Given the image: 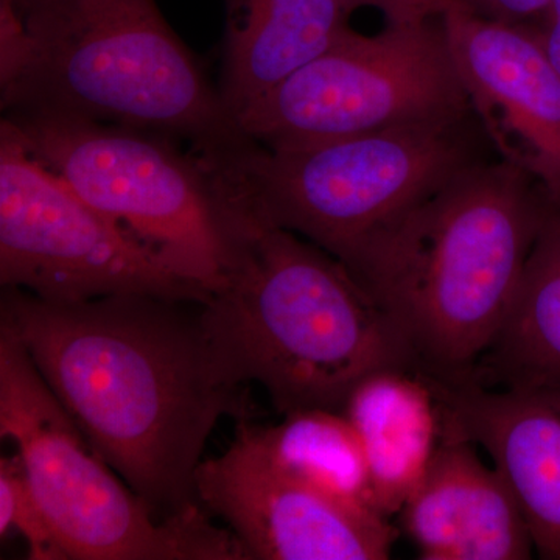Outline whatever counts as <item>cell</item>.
Here are the masks:
<instances>
[{
	"label": "cell",
	"instance_id": "obj_1",
	"mask_svg": "<svg viewBox=\"0 0 560 560\" xmlns=\"http://www.w3.org/2000/svg\"><path fill=\"white\" fill-rule=\"evenodd\" d=\"M24 346L95 452L160 521L201 506L195 475L224 416L248 419L213 357L201 302L119 294L55 304L3 289Z\"/></svg>",
	"mask_w": 560,
	"mask_h": 560
},
{
	"label": "cell",
	"instance_id": "obj_2",
	"mask_svg": "<svg viewBox=\"0 0 560 560\" xmlns=\"http://www.w3.org/2000/svg\"><path fill=\"white\" fill-rule=\"evenodd\" d=\"M547 198L503 161H480L340 257L431 381L470 382L499 337Z\"/></svg>",
	"mask_w": 560,
	"mask_h": 560
},
{
	"label": "cell",
	"instance_id": "obj_3",
	"mask_svg": "<svg viewBox=\"0 0 560 560\" xmlns=\"http://www.w3.org/2000/svg\"><path fill=\"white\" fill-rule=\"evenodd\" d=\"M0 103L156 132L209 161L250 140L156 0H0Z\"/></svg>",
	"mask_w": 560,
	"mask_h": 560
},
{
	"label": "cell",
	"instance_id": "obj_4",
	"mask_svg": "<svg viewBox=\"0 0 560 560\" xmlns=\"http://www.w3.org/2000/svg\"><path fill=\"white\" fill-rule=\"evenodd\" d=\"M201 318L224 378L257 383L282 416L342 411L372 372H416L393 324L340 260L250 215Z\"/></svg>",
	"mask_w": 560,
	"mask_h": 560
},
{
	"label": "cell",
	"instance_id": "obj_5",
	"mask_svg": "<svg viewBox=\"0 0 560 560\" xmlns=\"http://www.w3.org/2000/svg\"><path fill=\"white\" fill-rule=\"evenodd\" d=\"M14 138L92 208L212 294L245 230L219 168L156 132L46 116L3 114Z\"/></svg>",
	"mask_w": 560,
	"mask_h": 560
},
{
	"label": "cell",
	"instance_id": "obj_6",
	"mask_svg": "<svg viewBox=\"0 0 560 560\" xmlns=\"http://www.w3.org/2000/svg\"><path fill=\"white\" fill-rule=\"evenodd\" d=\"M471 117L280 149L249 140L215 167L253 219L340 259L401 210L480 162Z\"/></svg>",
	"mask_w": 560,
	"mask_h": 560
},
{
	"label": "cell",
	"instance_id": "obj_7",
	"mask_svg": "<svg viewBox=\"0 0 560 560\" xmlns=\"http://www.w3.org/2000/svg\"><path fill=\"white\" fill-rule=\"evenodd\" d=\"M0 436L69 560H249L202 506L160 521L95 452L27 350L0 327Z\"/></svg>",
	"mask_w": 560,
	"mask_h": 560
},
{
	"label": "cell",
	"instance_id": "obj_8",
	"mask_svg": "<svg viewBox=\"0 0 560 560\" xmlns=\"http://www.w3.org/2000/svg\"><path fill=\"white\" fill-rule=\"evenodd\" d=\"M471 116L441 11L386 21L375 35L349 27L237 124L246 138L280 149Z\"/></svg>",
	"mask_w": 560,
	"mask_h": 560
},
{
	"label": "cell",
	"instance_id": "obj_9",
	"mask_svg": "<svg viewBox=\"0 0 560 560\" xmlns=\"http://www.w3.org/2000/svg\"><path fill=\"white\" fill-rule=\"evenodd\" d=\"M0 285L55 304L119 294L201 304L210 298L92 208L2 124Z\"/></svg>",
	"mask_w": 560,
	"mask_h": 560
},
{
	"label": "cell",
	"instance_id": "obj_10",
	"mask_svg": "<svg viewBox=\"0 0 560 560\" xmlns=\"http://www.w3.org/2000/svg\"><path fill=\"white\" fill-rule=\"evenodd\" d=\"M195 493L249 560H385L397 536L389 518L341 503L280 470L248 419L238 420L226 451L201 460Z\"/></svg>",
	"mask_w": 560,
	"mask_h": 560
},
{
	"label": "cell",
	"instance_id": "obj_11",
	"mask_svg": "<svg viewBox=\"0 0 560 560\" xmlns=\"http://www.w3.org/2000/svg\"><path fill=\"white\" fill-rule=\"evenodd\" d=\"M442 20L471 113L499 160L560 205V72L534 24L480 16L448 0Z\"/></svg>",
	"mask_w": 560,
	"mask_h": 560
},
{
	"label": "cell",
	"instance_id": "obj_12",
	"mask_svg": "<svg viewBox=\"0 0 560 560\" xmlns=\"http://www.w3.org/2000/svg\"><path fill=\"white\" fill-rule=\"evenodd\" d=\"M427 378V377H425ZM429 381L441 438L481 445L521 504L534 550L560 560V408L555 401L478 383Z\"/></svg>",
	"mask_w": 560,
	"mask_h": 560
},
{
	"label": "cell",
	"instance_id": "obj_13",
	"mask_svg": "<svg viewBox=\"0 0 560 560\" xmlns=\"http://www.w3.org/2000/svg\"><path fill=\"white\" fill-rule=\"evenodd\" d=\"M425 560H526L533 537L514 492L475 444L441 438L429 470L399 512Z\"/></svg>",
	"mask_w": 560,
	"mask_h": 560
},
{
	"label": "cell",
	"instance_id": "obj_14",
	"mask_svg": "<svg viewBox=\"0 0 560 560\" xmlns=\"http://www.w3.org/2000/svg\"><path fill=\"white\" fill-rule=\"evenodd\" d=\"M219 91L235 120L348 31L338 0H223Z\"/></svg>",
	"mask_w": 560,
	"mask_h": 560
},
{
	"label": "cell",
	"instance_id": "obj_15",
	"mask_svg": "<svg viewBox=\"0 0 560 560\" xmlns=\"http://www.w3.org/2000/svg\"><path fill=\"white\" fill-rule=\"evenodd\" d=\"M342 412L363 445L382 514H399L441 441L440 407L429 381L412 371L372 372L350 393Z\"/></svg>",
	"mask_w": 560,
	"mask_h": 560
},
{
	"label": "cell",
	"instance_id": "obj_16",
	"mask_svg": "<svg viewBox=\"0 0 560 560\" xmlns=\"http://www.w3.org/2000/svg\"><path fill=\"white\" fill-rule=\"evenodd\" d=\"M470 382L559 399L560 205L547 201L510 316Z\"/></svg>",
	"mask_w": 560,
	"mask_h": 560
},
{
	"label": "cell",
	"instance_id": "obj_17",
	"mask_svg": "<svg viewBox=\"0 0 560 560\" xmlns=\"http://www.w3.org/2000/svg\"><path fill=\"white\" fill-rule=\"evenodd\" d=\"M254 431L268 458L290 477L357 510L385 517L375 499L363 445L345 412L294 411L278 425L254 423Z\"/></svg>",
	"mask_w": 560,
	"mask_h": 560
},
{
	"label": "cell",
	"instance_id": "obj_18",
	"mask_svg": "<svg viewBox=\"0 0 560 560\" xmlns=\"http://www.w3.org/2000/svg\"><path fill=\"white\" fill-rule=\"evenodd\" d=\"M11 530L27 544L28 559L69 560L16 453L0 458V536H9Z\"/></svg>",
	"mask_w": 560,
	"mask_h": 560
},
{
	"label": "cell",
	"instance_id": "obj_19",
	"mask_svg": "<svg viewBox=\"0 0 560 560\" xmlns=\"http://www.w3.org/2000/svg\"><path fill=\"white\" fill-rule=\"evenodd\" d=\"M467 9L489 20L508 24H534L552 0H460Z\"/></svg>",
	"mask_w": 560,
	"mask_h": 560
},
{
	"label": "cell",
	"instance_id": "obj_20",
	"mask_svg": "<svg viewBox=\"0 0 560 560\" xmlns=\"http://www.w3.org/2000/svg\"><path fill=\"white\" fill-rule=\"evenodd\" d=\"M536 25L537 33L548 57L560 72V0H552L551 5Z\"/></svg>",
	"mask_w": 560,
	"mask_h": 560
},
{
	"label": "cell",
	"instance_id": "obj_21",
	"mask_svg": "<svg viewBox=\"0 0 560 560\" xmlns=\"http://www.w3.org/2000/svg\"><path fill=\"white\" fill-rule=\"evenodd\" d=\"M346 13L352 14L353 11L364 9V7H374L381 10L385 21L399 20V18L411 16L405 9L401 0H338Z\"/></svg>",
	"mask_w": 560,
	"mask_h": 560
},
{
	"label": "cell",
	"instance_id": "obj_22",
	"mask_svg": "<svg viewBox=\"0 0 560 560\" xmlns=\"http://www.w3.org/2000/svg\"><path fill=\"white\" fill-rule=\"evenodd\" d=\"M11 2H13L14 5H20V3L24 2V0H11Z\"/></svg>",
	"mask_w": 560,
	"mask_h": 560
}]
</instances>
